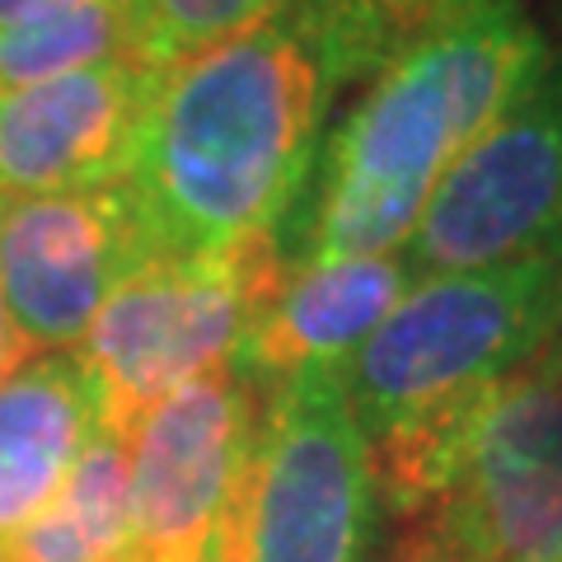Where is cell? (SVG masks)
<instances>
[{"mask_svg": "<svg viewBox=\"0 0 562 562\" xmlns=\"http://www.w3.org/2000/svg\"><path fill=\"white\" fill-rule=\"evenodd\" d=\"M338 90L324 43L295 5L160 66L122 179L155 254H231L281 239Z\"/></svg>", "mask_w": 562, "mask_h": 562, "instance_id": "cell-1", "label": "cell"}, {"mask_svg": "<svg viewBox=\"0 0 562 562\" xmlns=\"http://www.w3.org/2000/svg\"><path fill=\"white\" fill-rule=\"evenodd\" d=\"M543 29L502 0L469 24L403 52L324 136L310 188L281 231L291 268L398 254L431 192L549 76Z\"/></svg>", "mask_w": 562, "mask_h": 562, "instance_id": "cell-2", "label": "cell"}, {"mask_svg": "<svg viewBox=\"0 0 562 562\" xmlns=\"http://www.w3.org/2000/svg\"><path fill=\"white\" fill-rule=\"evenodd\" d=\"M562 338V258L422 277L338 366L366 441L460 417Z\"/></svg>", "mask_w": 562, "mask_h": 562, "instance_id": "cell-3", "label": "cell"}, {"mask_svg": "<svg viewBox=\"0 0 562 562\" xmlns=\"http://www.w3.org/2000/svg\"><path fill=\"white\" fill-rule=\"evenodd\" d=\"M380 535L371 441L338 366L277 380L221 525L216 562H371Z\"/></svg>", "mask_w": 562, "mask_h": 562, "instance_id": "cell-4", "label": "cell"}, {"mask_svg": "<svg viewBox=\"0 0 562 562\" xmlns=\"http://www.w3.org/2000/svg\"><path fill=\"white\" fill-rule=\"evenodd\" d=\"M380 562H562V338L473 408Z\"/></svg>", "mask_w": 562, "mask_h": 562, "instance_id": "cell-5", "label": "cell"}, {"mask_svg": "<svg viewBox=\"0 0 562 562\" xmlns=\"http://www.w3.org/2000/svg\"><path fill=\"white\" fill-rule=\"evenodd\" d=\"M291 262L277 239L231 254H155L122 281L80 342L99 427H132L179 384L239 357Z\"/></svg>", "mask_w": 562, "mask_h": 562, "instance_id": "cell-6", "label": "cell"}, {"mask_svg": "<svg viewBox=\"0 0 562 562\" xmlns=\"http://www.w3.org/2000/svg\"><path fill=\"white\" fill-rule=\"evenodd\" d=\"M403 254L417 281L562 258V61L460 155Z\"/></svg>", "mask_w": 562, "mask_h": 562, "instance_id": "cell-7", "label": "cell"}, {"mask_svg": "<svg viewBox=\"0 0 562 562\" xmlns=\"http://www.w3.org/2000/svg\"><path fill=\"white\" fill-rule=\"evenodd\" d=\"M268 390L239 361L179 384L132 427V525L122 562H216L221 525Z\"/></svg>", "mask_w": 562, "mask_h": 562, "instance_id": "cell-8", "label": "cell"}, {"mask_svg": "<svg viewBox=\"0 0 562 562\" xmlns=\"http://www.w3.org/2000/svg\"><path fill=\"white\" fill-rule=\"evenodd\" d=\"M155 258L127 183L0 198V310L33 351L85 342L103 301Z\"/></svg>", "mask_w": 562, "mask_h": 562, "instance_id": "cell-9", "label": "cell"}, {"mask_svg": "<svg viewBox=\"0 0 562 562\" xmlns=\"http://www.w3.org/2000/svg\"><path fill=\"white\" fill-rule=\"evenodd\" d=\"M160 66L109 61L0 94V198L122 183Z\"/></svg>", "mask_w": 562, "mask_h": 562, "instance_id": "cell-10", "label": "cell"}, {"mask_svg": "<svg viewBox=\"0 0 562 562\" xmlns=\"http://www.w3.org/2000/svg\"><path fill=\"white\" fill-rule=\"evenodd\" d=\"M413 286L417 272L403 249L291 268L268 310L254 319L235 361L262 384H277L310 366H342Z\"/></svg>", "mask_w": 562, "mask_h": 562, "instance_id": "cell-11", "label": "cell"}, {"mask_svg": "<svg viewBox=\"0 0 562 562\" xmlns=\"http://www.w3.org/2000/svg\"><path fill=\"white\" fill-rule=\"evenodd\" d=\"M99 427L76 351H33L0 384V543L43 516Z\"/></svg>", "mask_w": 562, "mask_h": 562, "instance_id": "cell-12", "label": "cell"}, {"mask_svg": "<svg viewBox=\"0 0 562 562\" xmlns=\"http://www.w3.org/2000/svg\"><path fill=\"white\" fill-rule=\"evenodd\" d=\"M132 525V436L94 427L57 502L0 549L20 562H122Z\"/></svg>", "mask_w": 562, "mask_h": 562, "instance_id": "cell-13", "label": "cell"}, {"mask_svg": "<svg viewBox=\"0 0 562 562\" xmlns=\"http://www.w3.org/2000/svg\"><path fill=\"white\" fill-rule=\"evenodd\" d=\"M324 43L338 85L375 80L403 52L469 24L502 0H291Z\"/></svg>", "mask_w": 562, "mask_h": 562, "instance_id": "cell-14", "label": "cell"}, {"mask_svg": "<svg viewBox=\"0 0 562 562\" xmlns=\"http://www.w3.org/2000/svg\"><path fill=\"white\" fill-rule=\"evenodd\" d=\"M109 61H146L132 0H80L0 24V94Z\"/></svg>", "mask_w": 562, "mask_h": 562, "instance_id": "cell-15", "label": "cell"}, {"mask_svg": "<svg viewBox=\"0 0 562 562\" xmlns=\"http://www.w3.org/2000/svg\"><path fill=\"white\" fill-rule=\"evenodd\" d=\"M286 5L291 0H132L140 52L155 66H169L258 20H272Z\"/></svg>", "mask_w": 562, "mask_h": 562, "instance_id": "cell-16", "label": "cell"}, {"mask_svg": "<svg viewBox=\"0 0 562 562\" xmlns=\"http://www.w3.org/2000/svg\"><path fill=\"white\" fill-rule=\"evenodd\" d=\"M29 357H33V347L20 338V333H14V324L5 319V310H0V384H5L14 371H20Z\"/></svg>", "mask_w": 562, "mask_h": 562, "instance_id": "cell-17", "label": "cell"}, {"mask_svg": "<svg viewBox=\"0 0 562 562\" xmlns=\"http://www.w3.org/2000/svg\"><path fill=\"white\" fill-rule=\"evenodd\" d=\"M61 5H80V0H0V24L29 20V14H43V10H61Z\"/></svg>", "mask_w": 562, "mask_h": 562, "instance_id": "cell-18", "label": "cell"}, {"mask_svg": "<svg viewBox=\"0 0 562 562\" xmlns=\"http://www.w3.org/2000/svg\"><path fill=\"white\" fill-rule=\"evenodd\" d=\"M0 562H20V558H14L10 549H0Z\"/></svg>", "mask_w": 562, "mask_h": 562, "instance_id": "cell-19", "label": "cell"}]
</instances>
